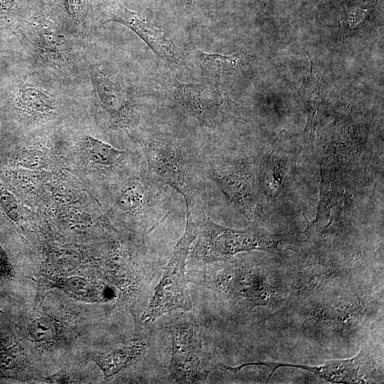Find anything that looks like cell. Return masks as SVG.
<instances>
[{"instance_id":"6da1fadb","label":"cell","mask_w":384,"mask_h":384,"mask_svg":"<svg viewBox=\"0 0 384 384\" xmlns=\"http://www.w3.org/2000/svg\"><path fill=\"white\" fill-rule=\"evenodd\" d=\"M196 225V242L189 254L192 263L199 265L225 261L245 251L271 250L289 237L271 233L255 223L243 230L225 228L206 215Z\"/></svg>"},{"instance_id":"7a4b0ae2","label":"cell","mask_w":384,"mask_h":384,"mask_svg":"<svg viewBox=\"0 0 384 384\" xmlns=\"http://www.w3.org/2000/svg\"><path fill=\"white\" fill-rule=\"evenodd\" d=\"M149 173L184 198L186 210H193L197 191L195 159L183 144L166 135L151 134L140 142Z\"/></svg>"},{"instance_id":"3957f363","label":"cell","mask_w":384,"mask_h":384,"mask_svg":"<svg viewBox=\"0 0 384 384\" xmlns=\"http://www.w3.org/2000/svg\"><path fill=\"white\" fill-rule=\"evenodd\" d=\"M198 228L191 210H186L184 233L176 243L154 296L144 310L142 320L151 322L161 315L178 309L187 311L193 307L186 278V264L191 245L196 240Z\"/></svg>"},{"instance_id":"277c9868","label":"cell","mask_w":384,"mask_h":384,"mask_svg":"<svg viewBox=\"0 0 384 384\" xmlns=\"http://www.w3.org/2000/svg\"><path fill=\"white\" fill-rule=\"evenodd\" d=\"M172 353L169 371L178 383H205L212 370L220 364L210 351L197 321L182 316L170 326Z\"/></svg>"},{"instance_id":"5b68a950","label":"cell","mask_w":384,"mask_h":384,"mask_svg":"<svg viewBox=\"0 0 384 384\" xmlns=\"http://www.w3.org/2000/svg\"><path fill=\"white\" fill-rule=\"evenodd\" d=\"M178 93L181 105L203 125L213 126L231 117L244 118L238 104L210 87L181 84Z\"/></svg>"},{"instance_id":"8992f818","label":"cell","mask_w":384,"mask_h":384,"mask_svg":"<svg viewBox=\"0 0 384 384\" xmlns=\"http://www.w3.org/2000/svg\"><path fill=\"white\" fill-rule=\"evenodd\" d=\"M208 174L236 208L252 221L257 205V191L251 177L215 161L209 164Z\"/></svg>"},{"instance_id":"52a82bcc","label":"cell","mask_w":384,"mask_h":384,"mask_svg":"<svg viewBox=\"0 0 384 384\" xmlns=\"http://www.w3.org/2000/svg\"><path fill=\"white\" fill-rule=\"evenodd\" d=\"M292 154L289 136L283 130L260 165V186L269 201L276 198L284 188L291 171Z\"/></svg>"},{"instance_id":"ba28073f","label":"cell","mask_w":384,"mask_h":384,"mask_svg":"<svg viewBox=\"0 0 384 384\" xmlns=\"http://www.w3.org/2000/svg\"><path fill=\"white\" fill-rule=\"evenodd\" d=\"M108 21L119 22L136 33L158 56L174 60L177 50L166 34L154 27L139 13L124 6L119 0H109L105 5Z\"/></svg>"},{"instance_id":"9c48e42d","label":"cell","mask_w":384,"mask_h":384,"mask_svg":"<svg viewBox=\"0 0 384 384\" xmlns=\"http://www.w3.org/2000/svg\"><path fill=\"white\" fill-rule=\"evenodd\" d=\"M156 181L151 174L146 178H134L124 185L119 193L114 208L122 213L147 216L156 225L164 216L159 206Z\"/></svg>"},{"instance_id":"30bf717a","label":"cell","mask_w":384,"mask_h":384,"mask_svg":"<svg viewBox=\"0 0 384 384\" xmlns=\"http://www.w3.org/2000/svg\"><path fill=\"white\" fill-rule=\"evenodd\" d=\"M364 352L361 351L359 355L351 359L329 361L324 366L318 367L265 362L255 363V364L268 366L272 370L269 378L272 376L277 368L289 366L311 371L331 383H352L364 382L360 373L361 366L364 364Z\"/></svg>"},{"instance_id":"8fae6325","label":"cell","mask_w":384,"mask_h":384,"mask_svg":"<svg viewBox=\"0 0 384 384\" xmlns=\"http://www.w3.org/2000/svg\"><path fill=\"white\" fill-rule=\"evenodd\" d=\"M37 43L41 52L57 65H69L73 50L61 28L50 18L40 16L35 21Z\"/></svg>"},{"instance_id":"7c38bea8","label":"cell","mask_w":384,"mask_h":384,"mask_svg":"<svg viewBox=\"0 0 384 384\" xmlns=\"http://www.w3.org/2000/svg\"><path fill=\"white\" fill-rule=\"evenodd\" d=\"M146 343L142 341L132 343L96 356L94 361L102 370L106 379L120 373L146 351Z\"/></svg>"},{"instance_id":"4fadbf2b","label":"cell","mask_w":384,"mask_h":384,"mask_svg":"<svg viewBox=\"0 0 384 384\" xmlns=\"http://www.w3.org/2000/svg\"><path fill=\"white\" fill-rule=\"evenodd\" d=\"M94 79L100 100L106 111L117 121L127 120L130 115V104L119 87L99 72L95 73Z\"/></svg>"},{"instance_id":"5bb4252c","label":"cell","mask_w":384,"mask_h":384,"mask_svg":"<svg viewBox=\"0 0 384 384\" xmlns=\"http://www.w3.org/2000/svg\"><path fill=\"white\" fill-rule=\"evenodd\" d=\"M84 151L88 160L104 168H113L124 159L126 153L92 137H87L84 142Z\"/></svg>"},{"instance_id":"9a60e30c","label":"cell","mask_w":384,"mask_h":384,"mask_svg":"<svg viewBox=\"0 0 384 384\" xmlns=\"http://www.w3.org/2000/svg\"><path fill=\"white\" fill-rule=\"evenodd\" d=\"M197 59L201 68L208 74L222 75L239 68L248 63L250 56L245 54H235L223 56L197 51Z\"/></svg>"},{"instance_id":"2e32d148","label":"cell","mask_w":384,"mask_h":384,"mask_svg":"<svg viewBox=\"0 0 384 384\" xmlns=\"http://www.w3.org/2000/svg\"><path fill=\"white\" fill-rule=\"evenodd\" d=\"M23 0H0V32L14 33L23 16Z\"/></svg>"},{"instance_id":"e0dca14e","label":"cell","mask_w":384,"mask_h":384,"mask_svg":"<svg viewBox=\"0 0 384 384\" xmlns=\"http://www.w3.org/2000/svg\"><path fill=\"white\" fill-rule=\"evenodd\" d=\"M29 333L31 338L36 341H50L56 336L54 321L48 316L38 317L31 322Z\"/></svg>"},{"instance_id":"ac0fdd59","label":"cell","mask_w":384,"mask_h":384,"mask_svg":"<svg viewBox=\"0 0 384 384\" xmlns=\"http://www.w3.org/2000/svg\"><path fill=\"white\" fill-rule=\"evenodd\" d=\"M65 286L70 293L82 299L94 298L97 294V289L93 284L83 277H68L65 282Z\"/></svg>"},{"instance_id":"d6986e66","label":"cell","mask_w":384,"mask_h":384,"mask_svg":"<svg viewBox=\"0 0 384 384\" xmlns=\"http://www.w3.org/2000/svg\"><path fill=\"white\" fill-rule=\"evenodd\" d=\"M65 9L76 24H81L85 18L84 0H63Z\"/></svg>"},{"instance_id":"ffe728a7","label":"cell","mask_w":384,"mask_h":384,"mask_svg":"<svg viewBox=\"0 0 384 384\" xmlns=\"http://www.w3.org/2000/svg\"><path fill=\"white\" fill-rule=\"evenodd\" d=\"M14 270L10 257L0 242V278L10 279L14 277Z\"/></svg>"},{"instance_id":"44dd1931","label":"cell","mask_w":384,"mask_h":384,"mask_svg":"<svg viewBox=\"0 0 384 384\" xmlns=\"http://www.w3.org/2000/svg\"><path fill=\"white\" fill-rule=\"evenodd\" d=\"M18 366V361L12 352L6 350L0 351V370L13 372Z\"/></svg>"},{"instance_id":"7402d4cb","label":"cell","mask_w":384,"mask_h":384,"mask_svg":"<svg viewBox=\"0 0 384 384\" xmlns=\"http://www.w3.org/2000/svg\"><path fill=\"white\" fill-rule=\"evenodd\" d=\"M9 52V35L0 32V64L2 63V60L7 57Z\"/></svg>"},{"instance_id":"603a6c76","label":"cell","mask_w":384,"mask_h":384,"mask_svg":"<svg viewBox=\"0 0 384 384\" xmlns=\"http://www.w3.org/2000/svg\"><path fill=\"white\" fill-rule=\"evenodd\" d=\"M65 373L63 370H60L55 375L50 377V380L53 381V383H63L62 381H66L67 377L65 376Z\"/></svg>"}]
</instances>
